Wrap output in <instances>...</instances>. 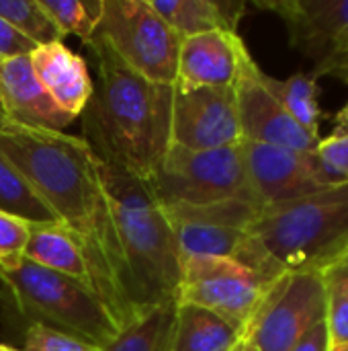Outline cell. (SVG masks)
<instances>
[{
  "mask_svg": "<svg viewBox=\"0 0 348 351\" xmlns=\"http://www.w3.org/2000/svg\"><path fill=\"white\" fill-rule=\"evenodd\" d=\"M29 62L53 105L74 119L80 117L94 90L86 60L62 41H55L37 45L29 53Z\"/></svg>",
  "mask_w": 348,
  "mask_h": 351,
  "instance_id": "16",
  "label": "cell"
},
{
  "mask_svg": "<svg viewBox=\"0 0 348 351\" xmlns=\"http://www.w3.org/2000/svg\"><path fill=\"white\" fill-rule=\"evenodd\" d=\"M250 58L244 39L234 31L215 29L183 37L174 88H234Z\"/></svg>",
  "mask_w": 348,
  "mask_h": 351,
  "instance_id": "14",
  "label": "cell"
},
{
  "mask_svg": "<svg viewBox=\"0 0 348 351\" xmlns=\"http://www.w3.org/2000/svg\"><path fill=\"white\" fill-rule=\"evenodd\" d=\"M86 47L96 80L82 138L103 162L150 183L170 148L174 86L137 76L96 37Z\"/></svg>",
  "mask_w": 348,
  "mask_h": 351,
  "instance_id": "2",
  "label": "cell"
},
{
  "mask_svg": "<svg viewBox=\"0 0 348 351\" xmlns=\"http://www.w3.org/2000/svg\"><path fill=\"white\" fill-rule=\"evenodd\" d=\"M0 125H2V123H0Z\"/></svg>",
  "mask_w": 348,
  "mask_h": 351,
  "instance_id": "40",
  "label": "cell"
},
{
  "mask_svg": "<svg viewBox=\"0 0 348 351\" xmlns=\"http://www.w3.org/2000/svg\"><path fill=\"white\" fill-rule=\"evenodd\" d=\"M176 308V300H170L139 311L125 327L119 329L117 337L105 351H170Z\"/></svg>",
  "mask_w": 348,
  "mask_h": 351,
  "instance_id": "21",
  "label": "cell"
},
{
  "mask_svg": "<svg viewBox=\"0 0 348 351\" xmlns=\"http://www.w3.org/2000/svg\"><path fill=\"white\" fill-rule=\"evenodd\" d=\"M248 237L281 276L322 271L348 241V183L265 206Z\"/></svg>",
  "mask_w": 348,
  "mask_h": 351,
  "instance_id": "4",
  "label": "cell"
},
{
  "mask_svg": "<svg viewBox=\"0 0 348 351\" xmlns=\"http://www.w3.org/2000/svg\"><path fill=\"white\" fill-rule=\"evenodd\" d=\"M92 37L103 41L137 76L154 84L174 86L180 37L148 0H105Z\"/></svg>",
  "mask_w": 348,
  "mask_h": 351,
  "instance_id": "7",
  "label": "cell"
},
{
  "mask_svg": "<svg viewBox=\"0 0 348 351\" xmlns=\"http://www.w3.org/2000/svg\"><path fill=\"white\" fill-rule=\"evenodd\" d=\"M31 224L0 210V271L14 269L25 259Z\"/></svg>",
  "mask_w": 348,
  "mask_h": 351,
  "instance_id": "28",
  "label": "cell"
},
{
  "mask_svg": "<svg viewBox=\"0 0 348 351\" xmlns=\"http://www.w3.org/2000/svg\"><path fill=\"white\" fill-rule=\"evenodd\" d=\"M244 337L246 333L226 319L197 306L178 304L170 351H232Z\"/></svg>",
  "mask_w": 348,
  "mask_h": 351,
  "instance_id": "19",
  "label": "cell"
},
{
  "mask_svg": "<svg viewBox=\"0 0 348 351\" xmlns=\"http://www.w3.org/2000/svg\"><path fill=\"white\" fill-rule=\"evenodd\" d=\"M18 351H105V348H98L78 335L41 323H31L25 331L23 350Z\"/></svg>",
  "mask_w": 348,
  "mask_h": 351,
  "instance_id": "27",
  "label": "cell"
},
{
  "mask_svg": "<svg viewBox=\"0 0 348 351\" xmlns=\"http://www.w3.org/2000/svg\"><path fill=\"white\" fill-rule=\"evenodd\" d=\"M150 6L183 39L205 31H234L244 14V2L234 0H148Z\"/></svg>",
  "mask_w": 348,
  "mask_h": 351,
  "instance_id": "18",
  "label": "cell"
},
{
  "mask_svg": "<svg viewBox=\"0 0 348 351\" xmlns=\"http://www.w3.org/2000/svg\"><path fill=\"white\" fill-rule=\"evenodd\" d=\"M176 234L180 259L191 257H222L238 261L248 241V230L209 224L199 220H178L170 218Z\"/></svg>",
  "mask_w": 348,
  "mask_h": 351,
  "instance_id": "20",
  "label": "cell"
},
{
  "mask_svg": "<svg viewBox=\"0 0 348 351\" xmlns=\"http://www.w3.org/2000/svg\"><path fill=\"white\" fill-rule=\"evenodd\" d=\"M0 152L27 177L53 218L72 232L84 255L92 292L115 325L125 327L137 313L92 148L82 136L2 123Z\"/></svg>",
  "mask_w": 348,
  "mask_h": 351,
  "instance_id": "1",
  "label": "cell"
},
{
  "mask_svg": "<svg viewBox=\"0 0 348 351\" xmlns=\"http://www.w3.org/2000/svg\"><path fill=\"white\" fill-rule=\"evenodd\" d=\"M236 107L244 142L314 152L320 138L297 125L263 82V70L250 58L236 84Z\"/></svg>",
  "mask_w": 348,
  "mask_h": 351,
  "instance_id": "13",
  "label": "cell"
},
{
  "mask_svg": "<svg viewBox=\"0 0 348 351\" xmlns=\"http://www.w3.org/2000/svg\"><path fill=\"white\" fill-rule=\"evenodd\" d=\"M330 343H328V333H326V325H318L316 329H312L293 351H328Z\"/></svg>",
  "mask_w": 348,
  "mask_h": 351,
  "instance_id": "31",
  "label": "cell"
},
{
  "mask_svg": "<svg viewBox=\"0 0 348 351\" xmlns=\"http://www.w3.org/2000/svg\"><path fill=\"white\" fill-rule=\"evenodd\" d=\"M287 27L289 43L312 62L320 78L348 41V0H258Z\"/></svg>",
  "mask_w": 348,
  "mask_h": 351,
  "instance_id": "12",
  "label": "cell"
},
{
  "mask_svg": "<svg viewBox=\"0 0 348 351\" xmlns=\"http://www.w3.org/2000/svg\"><path fill=\"white\" fill-rule=\"evenodd\" d=\"M332 121H334V128L330 136H348V103L332 115Z\"/></svg>",
  "mask_w": 348,
  "mask_h": 351,
  "instance_id": "33",
  "label": "cell"
},
{
  "mask_svg": "<svg viewBox=\"0 0 348 351\" xmlns=\"http://www.w3.org/2000/svg\"><path fill=\"white\" fill-rule=\"evenodd\" d=\"M0 210L29 224L57 222L27 177L0 152Z\"/></svg>",
  "mask_w": 348,
  "mask_h": 351,
  "instance_id": "23",
  "label": "cell"
},
{
  "mask_svg": "<svg viewBox=\"0 0 348 351\" xmlns=\"http://www.w3.org/2000/svg\"><path fill=\"white\" fill-rule=\"evenodd\" d=\"M314 154L330 187L348 183V136L320 138Z\"/></svg>",
  "mask_w": 348,
  "mask_h": 351,
  "instance_id": "29",
  "label": "cell"
},
{
  "mask_svg": "<svg viewBox=\"0 0 348 351\" xmlns=\"http://www.w3.org/2000/svg\"><path fill=\"white\" fill-rule=\"evenodd\" d=\"M244 165L260 208L293 202L330 189L314 152L242 142Z\"/></svg>",
  "mask_w": 348,
  "mask_h": 351,
  "instance_id": "11",
  "label": "cell"
},
{
  "mask_svg": "<svg viewBox=\"0 0 348 351\" xmlns=\"http://www.w3.org/2000/svg\"><path fill=\"white\" fill-rule=\"evenodd\" d=\"M59 33L76 35L84 45L92 39L105 8V0H39Z\"/></svg>",
  "mask_w": 348,
  "mask_h": 351,
  "instance_id": "24",
  "label": "cell"
},
{
  "mask_svg": "<svg viewBox=\"0 0 348 351\" xmlns=\"http://www.w3.org/2000/svg\"><path fill=\"white\" fill-rule=\"evenodd\" d=\"M326 288V333L330 348L348 346V267L330 265L318 271Z\"/></svg>",
  "mask_w": 348,
  "mask_h": 351,
  "instance_id": "26",
  "label": "cell"
},
{
  "mask_svg": "<svg viewBox=\"0 0 348 351\" xmlns=\"http://www.w3.org/2000/svg\"><path fill=\"white\" fill-rule=\"evenodd\" d=\"M242 142L234 88H174L170 144L189 150H217Z\"/></svg>",
  "mask_w": 348,
  "mask_h": 351,
  "instance_id": "10",
  "label": "cell"
},
{
  "mask_svg": "<svg viewBox=\"0 0 348 351\" xmlns=\"http://www.w3.org/2000/svg\"><path fill=\"white\" fill-rule=\"evenodd\" d=\"M0 111L4 123L64 132L76 119L59 111L33 74L29 56L0 62Z\"/></svg>",
  "mask_w": 348,
  "mask_h": 351,
  "instance_id": "15",
  "label": "cell"
},
{
  "mask_svg": "<svg viewBox=\"0 0 348 351\" xmlns=\"http://www.w3.org/2000/svg\"><path fill=\"white\" fill-rule=\"evenodd\" d=\"M330 265H343V267H348V241L347 245L340 249V253L336 255V259H334ZM330 265H326V267H330Z\"/></svg>",
  "mask_w": 348,
  "mask_h": 351,
  "instance_id": "34",
  "label": "cell"
},
{
  "mask_svg": "<svg viewBox=\"0 0 348 351\" xmlns=\"http://www.w3.org/2000/svg\"><path fill=\"white\" fill-rule=\"evenodd\" d=\"M322 76H334V78H338V80L348 84V41L345 43V47L338 51V56L326 66Z\"/></svg>",
  "mask_w": 348,
  "mask_h": 351,
  "instance_id": "32",
  "label": "cell"
},
{
  "mask_svg": "<svg viewBox=\"0 0 348 351\" xmlns=\"http://www.w3.org/2000/svg\"><path fill=\"white\" fill-rule=\"evenodd\" d=\"M25 259L43 269H49L74 282H80L92 290L84 255L76 239L72 237V232L59 222L31 224Z\"/></svg>",
  "mask_w": 348,
  "mask_h": 351,
  "instance_id": "17",
  "label": "cell"
},
{
  "mask_svg": "<svg viewBox=\"0 0 348 351\" xmlns=\"http://www.w3.org/2000/svg\"><path fill=\"white\" fill-rule=\"evenodd\" d=\"M326 321V288L318 271L285 274L267 294L246 329L256 351H293Z\"/></svg>",
  "mask_w": 348,
  "mask_h": 351,
  "instance_id": "9",
  "label": "cell"
},
{
  "mask_svg": "<svg viewBox=\"0 0 348 351\" xmlns=\"http://www.w3.org/2000/svg\"><path fill=\"white\" fill-rule=\"evenodd\" d=\"M0 284L10 304L29 325L41 323L88 339L98 348H107L119 333L90 288L27 259L14 269L0 271Z\"/></svg>",
  "mask_w": 348,
  "mask_h": 351,
  "instance_id": "5",
  "label": "cell"
},
{
  "mask_svg": "<svg viewBox=\"0 0 348 351\" xmlns=\"http://www.w3.org/2000/svg\"><path fill=\"white\" fill-rule=\"evenodd\" d=\"M0 19L12 25L35 45H47L64 39L39 0H0Z\"/></svg>",
  "mask_w": 348,
  "mask_h": 351,
  "instance_id": "25",
  "label": "cell"
},
{
  "mask_svg": "<svg viewBox=\"0 0 348 351\" xmlns=\"http://www.w3.org/2000/svg\"><path fill=\"white\" fill-rule=\"evenodd\" d=\"M37 45L27 39L23 33H18L12 25H8L4 19H0V62L10 58L29 56Z\"/></svg>",
  "mask_w": 348,
  "mask_h": 351,
  "instance_id": "30",
  "label": "cell"
},
{
  "mask_svg": "<svg viewBox=\"0 0 348 351\" xmlns=\"http://www.w3.org/2000/svg\"><path fill=\"white\" fill-rule=\"evenodd\" d=\"M162 206H207L230 199L254 202L240 146L189 150L170 144L160 169L148 183Z\"/></svg>",
  "mask_w": 348,
  "mask_h": 351,
  "instance_id": "6",
  "label": "cell"
},
{
  "mask_svg": "<svg viewBox=\"0 0 348 351\" xmlns=\"http://www.w3.org/2000/svg\"><path fill=\"white\" fill-rule=\"evenodd\" d=\"M263 82L297 125L320 138V119L324 113L318 103V76L312 70L295 72L285 80L263 72Z\"/></svg>",
  "mask_w": 348,
  "mask_h": 351,
  "instance_id": "22",
  "label": "cell"
},
{
  "mask_svg": "<svg viewBox=\"0 0 348 351\" xmlns=\"http://www.w3.org/2000/svg\"><path fill=\"white\" fill-rule=\"evenodd\" d=\"M96 160L113 210L135 313L176 300L180 251L164 206L146 181L98 156Z\"/></svg>",
  "mask_w": 348,
  "mask_h": 351,
  "instance_id": "3",
  "label": "cell"
},
{
  "mask_svg": "<svg viewBox=\"0 0 348 351\" xmlns=\"http://www.w3.org/2000/svg\"><path fill=\"white\" fill-rule=\"evenodd\" d=\"M0 123H4V117H2V111H0Z\"/></svg>",
  "mask_w": 348,
  "mask_h": 351,
  "instance_id": "39",
  "label": "cell"
},
{
  "mask_svg": "<svg viewBox=\"0 0 348 351\" xmlns=\"http://www.w3.org/2000/svg\"><path fill=\"white\" fill-rule=\"evenodd\" d=\"M242 351H256V348H254L248 339H244V348H242Z\"/></svg>",
  "mask_w": 348,
  "mask_h": 351,
  "instance_id": "35",
  "label": "cell"
},
{
  "mask_svg": "<svg viewBox=\"0 0 348 351\" xmlns=\"http://www.w3.org/2000/svg\"><path fill=\"white\" fill-rule=\"evenodd\" d=\"M0 351H18V350L10 348V346H6V343H0Z\"/></svg>",
  "mask_w": 348,
  "mask_h": 351,
  "instance_id": "36",
  "label": "cell"
},
{
  "mask_svg": "<svg viewBox=\"0 0 348 351\" xmlns=\"http://www.w3.org/2000/svg\"><path fill=\"white\" fill-rule=\"evenodd\" d=\"M277 282L265 280L234 259H180L176 304L209 311L246 333L267 294Z\"/></svg>",
  "mask_w": 348,
  "mask_h": 351,
  "instance_id": "8",
  "label": "cell"
},
{
  "mask_svg": "<svg viewBox=\"0 0 348 351\" xmlns=\"http://www.w3.org/2000/svg\"><path fill=\"white\" fill-rule=\"evenodd\" d=\"M328 351H348V346H338V348H328Z\"/></svg>",
  "mask_w": 348,
  "mask_h": 351,
  "instance_id": "37",
  "label": "cell"
},
{
  "mask_svg": "<svg viewBox=\"0 0 348 351\" xmlns=\"http://www.w3.org/2000/svg\"><path fill=\"white\" fill-rule=\"evenodd\" d=\"M244 339H246V337H244ZM244 339H242V341H240V343H238V346H236L232 351H242V348H244Z\"/></svg>",
  "mask_w": 348,
  "mask_h": 351,
  "instance_id": "38",
  "label": "cell"
}]
</instances>
